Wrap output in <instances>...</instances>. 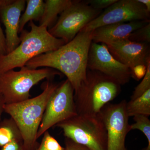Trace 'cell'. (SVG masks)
Here are the masks:
<instances>
[{
    "label": "cell",
    "mask_w": 150,
    "mask_h": 150,
    "mask_svg": "<svg viewBox=\"0 0 150 150\" xmlns=\"http://www.w3.org/2000/svg\"><path fill=\"white\" fill-rule=\"evenodd\" d=\"M126 111L129 117L135 115H150V89L136 99L126 103Z\"/></svg>",
    "instance_id": "17"
},
{
    "label": "cell",
    "mask_w": 150,
    "mask_h": 150,
    "mask_svg": "<svg viewBox=\"0 0 150 150\" xmlns=\"http://www.w3.org/2000/svg\"><path fill=\"white\" fill-rule=\"evenodd\" d=\"M5 104V103L4 100V98L2 95L0 93V122H1L2 114L4 111V106Z\"/></svg>",
    "instance_id": "29"
},
{
    "label": "cell",
    "mask_w": 150,
    "mask_h": 150,
    "mask_svg": "<svg viewBox=\"0 0 150 150\" xmlns=\"http://www.w3.org/2000/svg\"><path fill=\"white\" fill-rule=\"evenodd\" d=\"M25 0H0V18L5 27L7 54L13 51L20 43L19 25Z\"/></svg>",
    "instance_id": "12"
},
{
    "label": "cell",
    "mask_w": 150,
    "mask_h": 150,
    "mask_svg": "<svg viewBox=\"0 0 150 150\" xmlns=\"http://www.w3.org/2000/svg\"><path fill=\"white\" fill-rule=\"evenodd\" d=\"M92 32L81 30L76 37L55 51L36 56L25 66L32 69L49 68L64 74L77 91L86 79Z\"/></svg>",
    "instance_id": "1"
},
{
    "label": "cell",
    "mask_w": 150,
    "mask_h": 150,
    "mask_svg": "<svg viewBox=\"0 0 150 150\" xmlns=\"http://www.w3.org/2000/svg\"><path fill=\"white\" fill-rule=\"evenodd\" d=\"M59 84L48 80L39 95L14 104H5L4 111L15 121L21 132L24 150H35L37 133L49 98Z\"/></svg>",
    "instance_id": "2"
},
{
    "label": "cell",
    "mask_w": 150,
    "mask_h": 150,
    "mask_svg": "<svg viewBox=\"0 0 150 150\" xmlns=\"http://www.w3.org/2000/svg\"><path fill=\"white\" fill-rule=\"evenodd\" d=\"M121 86L105 75L88 69L85 81L74 93L78 114L98 115L119 94Z\"/></svg>",
    "instance_id": "4"
},
{
    "label": "cell",
    "mask_w": 150,
    "mask_h": 150,
    "mask_svg": "<svg viewBox=\"0 0 150 150\" xmlns=\"http://www.w3.org/2000/svg\"><path fill=\"white\" fill-rule=\"evenodd\" d=\"M77 114L74 90L67 79L59 83L48 100L38 131V139L51 127Z\"/></svg>",
    "instance_id": "7"
},
{
    "label": "cell",
    "mask_w": 150,
    "mask_h": 150,
    "mask_svg": "<svg viewBox=\"0 0 150 150\" xmlns=\"http://www.w3.org/2000/svg\"><path fill=\"white\" fill-rule=\"evenodd\" d=\"M117 0H88L87 4L93 8L97 10L101 11L103 9L107 8L117 1Z\"/></svg>",
    "instance_id": "23"
},
{
    "label": "cell",
    "mask_w": 150,
    "mask_h": 150,
    "mask_svg": "<svg viewBox=\"0 0 150 150\" xmlns=\"http://www.w3.org/2000/svg\"><path fill=\"white\" fill-rule=\"evenodd\" d=\"M147 65H138L133 67L131 69V77L137 81L142 79L146 73Z\"/></svg>",
    "instance_id": "24"
},
{
    "label": "cell",
    "mask_w": 150,
    "mask_h": 150,
    "mask_svg": "<svg viewBox=\"0 0 150 150\" xmlns=\"http://www.w3.org/2000/svg\"><path fill=\"white\" fill-rule=\"evenodd\" d=\"M65 138L91 150H107V133L98 115L79 114L56 125Z\"/></svg>",
    "instance_id": "6"
},
{
    "label": "cell",
    "mask_w": 150,
    "mask_h": 150,
    "mask_svg": "<svg viewBox=\"0 0 150 150\" xmlns=\"http://www.w3.org/2000/svg\"><path fill=\"white\" fill-rule=\"evenodd\" d=\"M134 123L130 124L131 131L138 130L146 136L148 141L147 148L150 150V120L149 117L144 115H137L133 117Z\"/></svg>",
    "instance_id": "19"
},
{
    "label": "cell",
    "mask_w": 150,
    "mask_h": 150,
    "mask_svg": "<svg viewBox=\"0 0 150 150\" xmlns=\"http://www.w3.org/2000/svg\"><path fill=\"white\" fill-rule=\"evenodd\" d=\"M150 23L138 21L104 25L93 30L92 42L106 44L128 39L131 33Z\"/></svg>",
    "instance_id": "14"
},
{
    "label": "cell",
    "mask_w": 150,
    "mask_h": 150,
    "mask_svg": "<svg viewBox=\"0 0 150 150\" xmlns=\"http://www.w3.org/2000/svg\"><path fill=\"white\" fill-rule=\"evenodd\" d=\"M139 2L142 4L146 8V9L149 13H150V0H138Z\"/></svg>",
    "instance_id": "28"
},
{
    "label": "cell",
    "mask_w": 150,
    "mask_h": 150,
    "mask_svg": "<svg viewBox=\"0 0 150 150\" xmlns=\"http://www.w3.org/2000/svg\"><path fill=\"white\" fill-rule=\"evenodd\" d=\"M29 26V31L21 32L18 46L10 53L0 56V74L25 67L33 58L66 44L62 39L52 36L47 28L36 25L33 21H30Z\"/></svg>",
    "instance_id": "3"
},
{
    "label": "cell",
    "mask_w": 150,
    "mask_h": 150,
    "mask_svg": "<svg viewBox=\"0 0 150 150\" xmlns=\"http://www.w3.org/2000/svg\"><path fill=\"white\" fill-rule=\"evenodd\" d=\"M71 0H46L44 11L39 21V25L47 28L48 29L53 26L58 16L71 4Z\"/></svg>",
    "instance_id": "15"
},
{
    "label": "cell",
    "mask_w": 150,
    "mask_h": 150,
    "mask_svg": "<svg viewBox=\"0 0 150 150\" xmlns=\"http://www.w3.org/2000/svg\"><path fill=\"white\" fill-rule=\"evenodd\" d=\"M61 73L49 68L32 69L26 66L18 71L10 70L0 74V93L5 104H14L29 99L33 86L44 79L51 80Z\"/></svg>",
    "instance_id": "5"
},
{
    "label": "cell",
    "mask_w": 150,
    "mask_h": 150,
    "mask_svg": "<svg viewBox=\"0 0 150 150\" xmlns=\"http://www.w3.org/2000/svg\"><path fill=\"white\" fill-rule=\"evenodd\" d=\"M7 54L5 35L0 25V56Z\"/></svg>",
    "instance_id": "27"
},
{
    "label": "cell",
    "mask_w": 150,
    "mask_h": 150,
    "mask_svg": "<svg viewBox=\"0 0 150 150\" xmlns=\"http://www.w3.org/2000/svg\"><path fill=\"white\" fill-rule=\"evenodd\" d=\"M150 89V61L147 65V71L146 75L142 79L139 84L134 89V91L131 97L130 100L136 99L145 92Z\"/></svg>",
    "instance_id": "22"
},
{
    "label": "cell",
    "mask_w": 150,
    "mask_h": 150,
    "mask_svg": "<svg viewBox=\"0 0 150 150\" xmlns=\"http://www.w3.org/2000/svg\"><path fill=\"white\" fill-rule=\"evenodd\" d=\"M142 150H149L148 149H147V147H146L144 148V149H142Z\"/></svg>",
    "instance_id": "30"
},
{
    "label": "cell",
    "mask_w": 150,
    "mask_h": 150,
    "mask_svg": "<svg viewBox=\"0 0 150 150\" xmlns=\"http://www.w3.org/2000/svg\"><path fill=\"white\" fill-rule=\"evenodd\" d=\"M24 13L21 17L18 33L22 32L28 22L40 21L44 11L45 2L43 0H28Z\"/></svg>",
    "instance_id": "16"
},
{
    "label": "cell",
    "mask_w": 150,
    "mask_h": 150,
    "mask_svg": "<svg viewBox=\"0 0 150 150\" xmlns=\"http://www.w3.org/2000/svg\"><path fill=\"white\" fill-rule=\"evenodd\" d=\"M149 13L138 0H117L81 30L91 31L107 25L138 21H149Z\"/></svg>",
    "instance_id": "10"
},
{
    "label": "cell",
    "mask_w": 150,
    "mask_h": 150,
    "mask_svg": "<svg viewBox=\"0 0 150 150\" xmlns=\"http://www.w3.org/2000/svg\"><path fill=\"white\" fill-rule=\"evenodd\" d=\"M88 69L105 75L121 86L129 83L131 78L130 68L116 60L104 43L92 42L89 51Z\"/></svg>",
    "instance_id": "11"
},
{
    "label": "cell",
    "mask_w": 150,
    "mask_h": 150,
    "mask_svg": "<svg viewBox=\"0 0 150 150\" xmlns=\"http://www.w3.org/2000/svg\"><path fill=\"white\" fill-rule=\"evenodd\" d=\"M65 150H91L85 146L77 144L67 138H65Z\"/></svg>",
    "instance_id": "26"
},
{
    "label": "cell",
    "mask_w": 150,
    "mask_h": 150,
    "mask_svg": "<svg viewBox=\"0 0 150 150\" xmlns=\"http://www.w3.org/2000/svg\"><path fill=\"white\" fill-rule=\"evenodd\" d=\"M0 150H24L23 140H15L10 142L1 148Z\"/></svg>",
    "instance_id": "25"
},
{
    "label": "cell",
    "mask_w": 150,
    "mask_h": 150,
    "mask_svg": "<svg viewBox=\"0 0 150 150\" xmlns=\"http://www.w3.org/2000/svg\"><path fill=\"white\" fill-rule=\"evenodd\" d=\"M128 39L138 43H150V23L131 33Z\"/></svg>",
    "instance_id": "21"
},
{
    "label": "cell",
    "mask_w": 150,
    "mask_h": 150,
    "mask_svg": "<svg viewBox=\"0 0 150 150\" xmlns=\"http://www.w3.org/2000/svg\"><path fill=\"white\" fill-rule=\"evenodd\" d=\"M105 44L116 60L129 67L130 69L137 65L147 64L150 61V47L148 43L125 39Z\"/></svg>",
    "instance_id": "13"
},
{
    "label": "cell",
    "mask_w": 150,
    "mask_h": 150,
    "mask_svg": "<svg viewBox=\"0 0 150 150\" xmlns=\"http://www.w3.org/2000/svg\"><path fill=\"white\" fill-rule=\"evenodd\" d=\"M21 139V132L12 118H5L0 122V147L13 141Z\"/></svg>",
    "instance_id": "18"
},
{
    "label": "cell",
    "mask_w": 150,
    "mask_h": 150,
    "mask_svg": "<svg viewBox=\"0 0 150 150\" xmlns=\"http://www.w3.org/2000/svg\"><path fill=\"white\" fill-rule=\"evenodd\" d=\"M86 1H73L60 14L58 21L48 31L52 36L64 40L67 43L101 13Z\"/></svg>",
    "instance_id": "8"
},
{
    "label": "cell",
    "mask_w": 150,
    "mask_h": 150,
    "mask_svg": "<svg viewBox=\"0 0 150 150\" xmlns=\"http://www.w3.org/2000/svg\"><path fill=\"white\" fill-rule=\"evenodd\" d=\"M125 100L115 104L108 103L98 114L107 133V150H128L127 134L131 131Z\"/></svg>",
    "instance_id": "9"
},
{
    "label": "cell",
    "mask_w": 150,
    "mask_h": 150,
    "mask_svg": "<svg viewBox=\"0 0 150 150\" xmlns=\"http://www.w3.org/2000/svg\"><path fill=\"white\" fill-rule=\"evenodd\" d=\"M35 150H65V149L47 131L43 134L41 143Z\"/></svg>",
    "instance_id": "20"
}]
</instances>
